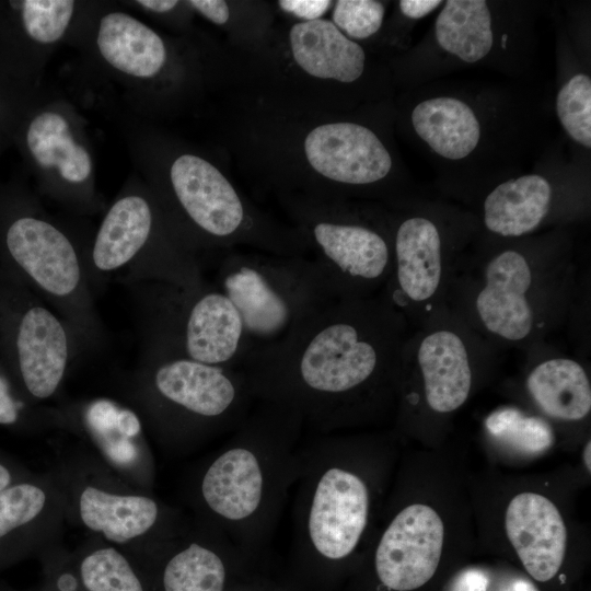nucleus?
Wrapping results in <instances>:
<instances>
[{"instance_id": "nucleus-22", "label": "nucleus", "mask_w": 591, "mask_h": 591, "mask_svg": "<svg viewBox=\"0 0 591 591\" xmlns=\"http://www.w3.org/2000/svg\"><path fill=\"white\" fill-rule=\"evenodd\" d=\"M410 120L416 135L439 157L461 161L479 144L482 125L473 107L465 101L439 95L419 102Z\"/></svg>"}, {"instance_id": "nucleus-16", "label": "nucleus", "mask_w": 591, "mask_h": 591, "mask_svg": "<svg viewBox=\"0 0 591 591\" xmlns=\"http://www.w3.org/2000/svg\"><path fill=\"white\" fill-rule=\"evenodd\" d=\"M506 531L526 571L544 582L559 570L567 545V529L557 507L534 493L517 495L506 512Z\"/></svg>"}, {"instance_id": "nucleus-1", "label": "nucleus", "mask_w": 591, "mask_h": 591, "mask_svg": "<svg viewBox=\"0 0 591 591\" xmlns=\"http://www.w3.org/2000/svg\"><path fill=\"white\" fill-rule=\"evenodd\" d=\"M409 327L380 293L336 299L283 338L254 345L241 369L256 401L288 407L326 433L387 396Z\"/></svg>"}, {"instance_id": "nucleus-34", "label": "nucleus", "mask_w": 591, "mask_h": 591, "mask_svg": "<svg viewBox=\"0 0 591 591\" xmlns=\"http://www.w3.org/2000/svg\"><path fill=\"white\" fill-rule=\"evenodd\" d=\"M487 575L475 568L461 571L451 582L449 591H487Z\"/></svg>"}, {"instance_id": "nucleus-4", "label": "nucleus", "mask_w": 591, "mask_h": 591, "mask_svg": "<svg viewBox=\"0 0 591 591\" xmlns=\"http://www.w3.org/2000/svg\"><path fill=\"white\" fill-rule=\"evenodd\" d=\"M293 491L292 543L300 559L324 567L349 558L367 531L372 496L348 460L347 443L325 433L303 439Z\"/></svg>"}, {"instance_id": "nucleus-43", "label": "nucleus", "mask_w": 591, "mask_h": 591, "mask_svg": "<svg viewBox=\"0 0 591 591\" xmlns=\"http://www.w3.org/2000/svg\"><path fill=\"white\" fill-rule=\"evenodd\" d=\"M3 114H4V108H3V103L0 101V131L2 130V124H3Z\"/></svg>"}, {"instance_id": "nucleus-5", "label": "nucleus", "mask_w": 591, "mask_h": 591, "mask_svg": "<svg viewBox=\"0 0 591 591\" xmlns=\"http://www.w3.org/2000/svg\"><path fill=\"white\" fill-rule=\"evenodd\" d=\"M149 381L159 428L182 447L233 432L256 402L242 369L198 362L159 343Z\"/></svg>"}, {"instance_id": "nucleus-20", "label": "nucleus", "mask_w": 591, "mask_h": 591, "mask_svg": "<svg viewBox=\"0 0 591 591\" xmlns=\"http://www.w3.org/2000/svg\"><path fill=\"white\" fill-rule=\"evenodd\" d=\"M554 189L542 175L525 174L505 181L483 202V223L493 234L518 239L536 231L553 208Z\"/></svg>"}, {"instance_id": "nucleus-26", "label": "nucleus", "mask_w": 591, "mask_h": 591, "mask_svg": "<svg viewBox=\"0 0 591 591\" xmlns=\"http://www.w3.org/2000/svg\"><path fill=\"white\" fill-rule=\"evenodd\" d=\"M525 386L535 405L553 419L577 421L590 413L589 375L572 358L544 357L529 372Z\"/></svg>"}, {"instance_id": "nucleus-15", "label": "nucleus", "mask_w": 591, "mask_h": 591, "mask_svg": "<svg viewBox=\"0 0 591 591\" xmlns=\"http://www.w3.org/2000/svg\"><path fill=\"white\" fill-rule=\"evenodd\" d=\"M4 242L12 259L45 292L62 298L78 289L81 266L77 251L48 220L30 215L15 218Z\"/></svg>"}, {"instance_id": "nucleus-37", "label": "nucleus", "mask_w": 591, "mask_h": 591, "mask_svg": "<svg viewBox=\"0 0 591 591\" xmlns=\"http://www.w3.org/2000/svg\"><path fill=\"white\" fill-rule=\"evenodd\" d=\"M19 419L16 402L9 392L4 381L0 378V425H13Z\"/></svg>"}, {"instance_id": "nucleus-12", "label": "nucleus", "mask_w": 591, "mask_h": 591, "mask_svg": "<svg viewBox=\"0 0 591 591\" xmlns=\"http://www.w3.org/2000/svg\"><path fill=\"white\" fill-rule=\"evenodd\" d=\"M170 182L181 212L207 241L228 243L246 236L254 241L246 232L244 202L210 162L195 154H181L170 167Z\"/></svg>"}, {"instance_id": "nucleus-36", "label": "nucleus", "mask_w": 591, "mask_h": 591, "mask_svg": "<svg viewBox=\"0 0 591 591\" xmlns=\"http://www.w3.org/2000/svg\"><path fill=\"white\" fill-rule=\"evenodd\" d=\"M440 0H402L398 2L401 12L413 20H419L440 7Z\"/></svg>"}, {"instance_id": "nucleus-19", "label": "nucleus", "mask_w": 591, "mask_h": 591, "mask_svg": "<svg viewBox=\"0 0 591 591\" xmlns=\"http://www.w3.org/2000/svg\"><path fill=\"white\" fill-rule=\"evenodd\" d=\"M176 543L163 566V591H227L230 563L246 556L201 521L195 534Z\"/></svg>"}, {"instance_id": "nucleus-41", "label": "nucleus", "mask_w": 591, "mask_h": 591, "mask_svg": "<svg viewBox=\"0 0 591 591\" xmlns=\"http://www.w3.org/2000/svg\"><path fill=\"white\" fill-rule=\"evenodd\" d=\"M14 483V475L10 467L0 461V491Z\"/></svg>"}, {"instance_id": "nucleus-24", "label": "nucleus", "mask_w": 591, "mask_h": 591, "mask_svg": "<svg viewBox=\"0 0 591 591\" xmlns=\"http://www.w3.org/2000/svg\"><path fill=\"white\" fill-rule=\"evenodd\" d=\"M4 9V37L26 61H39L69 33L79 13L72 0L8 1ZM5 31V30H4Z\"/></svg>"}, {"instance_id": "nucleus-40", "label": "nucleus", "mask_w": 591, "mask_h": 591, "mask_svg": "<svg viewBox=\"0 0 591 591\" xmlns=\"http://www.w3.org/2000/svg\"><path fill=\"white\" fill-rule=\"evenodd\" d=\"M501 591H538L529 580L517 578L510 581Z\"/></svg>"}, {"instance_id": "nucleus-27", "label": "nucleus", "mask_w": 591, "mask_h": 591, "mask_svg": "<svg viewBox=\"0 0 591 591\" xmlns=\"http://www.w3.org/2000/svg\"><path fill=\"white\" fill-rule=\"evenodd\" d=\"M434 37L444 51L467 63L489 55L495 34L487 1L448 0L434 22Z\"/></svg>"}, {"instance_id": "nucleus-32", "label": "nucleus", "mask_w": 591, "mask_h": 591, "mask_svg": "<svg viewBox=\"0 0 591 591\" xmlns=\"http://www.w3.org/2000/svg\"><path fill=\"white\" fill-rule=\"evenodd\" d=\"M385 9L374 0H339L333 11V23L349 37L364 39L381 27Z\"/></svg>"}, {"instance_id": "nucleus-14", "label": "nucleus", "mask_w": 591, "mask_h": 591, "mask_svg": "<svg viewBox=\"0 0 591 591\" xmlns=\"http://www.w3.org/2000/svg\"><path fill=\"white\" fill-rule=\"evenodd\" d=\"M304 151L317 173L341 184H373L392 169V158L383 142L359 124L318 126L306 136Z\"/></svg>"}, {"instance_id": "nucleus-35", "label": "nucleus", "mask_w": 591, "mask_h": 591, "mask_svg": "<svg viewBox=\"0 0 591 591\" xmlns=\"http://www.w3.org/2000/svg\"><path fill=\"white\" fill-rule=\"evenodd\" d=\"M216 24H224L230 16L229 8L222 0H190L186 2Z\"/></svg>"}, {"instance_id": "nucleus-30", "label": "nucleus", "mask_w": 591, "mask_h": 591, "mask_svg": "<svg viewBox=\"0 0 591 591\" xmlns=\"http://www.w3.org/2000/svg\"><path fill=\"white\" fill-rule=\"evenodd\" d=\"M556 114L567 135L586 149L591 148V79L572 76L558 91Z\"/></svg>"}, {"instance_id": "nucleus-2", "label": "nucleus", "mask_w": 591, "mask_h": 591, "mask_svg": "<svg viewBox=\"0 0 591 591\" xmlns=\"http://www.w3.org/2000/svg\"><path fill=\"white\" fill-rule=\"evenodd\" d=\"M305 429L298 413L256 401L196 478L193 499L200 521L245 555L258 553L293 490Z\"/></svg>"}, {"instance_id": "nucleus-7", "label": "nucleus", "mask_w": 591, "mask_h": 591, "mask_svg": "<svg viewBox=\"0 0 591 591\" xmlns=\"http://www.w3.org/2000/svg\"><path fill=\"white\" fill-rule=\"evenodd\" d=\"M160 340L206 364L241 369L254 341L218 286L183 290L169 285Z\"/></svg>"}, {"instance_id": "nucleus-9", "label": "nucleus", "mask_w": 591, "mask_h": 591, "mask_svg": "<svg viewBox=\"0 0 591 591\" xmlns=\"http://www.w3.org/2000/svg\"><path fill=\"white\" fill-rule=\"evenodd\" d=\"M489 350L486 340L447 309L409 334L402 366L419 374L427 406L448 414L468 398L475 360Z\"/></svg>"}, {"instance_id": "nucleus-23", "label": "nucleus", "mask_w": 591, "mask_h": 591, "mask_svg": "<svg viewBox=\"0 0 591 591\" xmlns=\"http://www.w3.org/2000/svg\"><path fill=\"white\" fill-rule=\"evenodd\" d=\"M155 215L149 200L138 194L118 198L96 232L92 260L101 271H113L131 262L149 244Z\"/></svg>"}, {"instance_id": "nucleus-29", "label": "nucleus", "mask_w": 591, "mask_h": 591, "mask_svg": "<svg viewBox=\"0 0 591 591\" xmlns=\"http://www.w3.org/2000/svg\"><path fill=\"white\" fill-rule=\"evenodd\" d=\"M80 576L88 591H144L127 558L114 547L88 554L80 564Z\"/></svg>"}, {"instance_id": "nucleus-42", "label": "nucleus", "mask_w": 591, "mask_h": 591, "mask_svg": "<svg viewBox=\"0 0 591 591\" xmlns=\"http://www.w3.org/2000/svg\"><path fill=\"white\" fill-rule=\"evenodd\" d=\"M590 450H591V444H590V441H588V443L584 447V452H583V460H584V464H586L588 471L591 470Z\"/></svg>"}, {"instance_id": "nucleus-17", "label": "nucleus", "mask_w": 591, "mask_h": 591, "mask_svg": "<svg viewBox=\"0 0 591 591\" xmlns=\"http://www.w3.org/2000/svg\"><path fill=\"white\" fill-rule=\"evenodd\" d=\"M93 39L102 65L137 85L155 78L167 59L162 37L124 11L102 14L95 23Z\"/></svg>"}, {"instance_id": "nucleus-3", "label": "nucleus", "mask_w": 591, "mask_h": 591, "mask_svg": "<svg viewBox=\"0 0 591 591\" xmlns=\"http://www.w3.org/2000/svg\"><path fill=\"white\" fill-rule=\"evenodd\" d=\"M575 282L566 255L508 246L453 267L447 308L489 345L526 347L563 321Z\"/></svg>"}, {"instance_id": "nucleus-25", "label": "nucleus", "mask_w": 591, "mask_h": 591, "mask_svg": "<svg viewBox=\"0 0 591 591\" xmlns=\"http://www.w3.org/2000/svg\"><path fill=\"white\" fill-rule=\"evenodd\" d=\"M79 514L86 528L118 544L147 534L164 519L162 507L151 497L114 494L94 486L81 491Z\"/></svg>"}, {"instance_id": "nucleus-21", "label": "nucleus", "mask_w": 591, "mask_h": 591, "mask_svg": "<svg viewBox=\"0 0 591 591\" xmlns=\"http://www.w3.org/2000/svg\"><path fill=\"white\" fill-rule=\"evenodd\" d=\"M290 45L297 63L313 77L350 83L364 70L362 47L331 21L318 19L294 24Z\"/></svg>"}, {"instance_id": "nucleus-10", "label": "nucleus", "mask_w": 591, "mask_h": 591, "mask_svg": "<svg viewBox=\"0 0 591 591\" xmlns=\"http://www.w3.org/2000/svg\"><path fill=\"white\" fill-rule=\"evenodd\" d=\"M314 260L335 299L379 294L392 267V240L359 221L320 218L310 221Z\"/></svg>"}, {"instance_id": "nucleus-39", "label": "nucleus", "mask_w": 591, "mask_h": 591, "mask_svg": "<svg viewBox=\"0 0 591 591\" xmlns=\"http://www.w3.org/2000/svg\"><path fill=\"white\" fill-rule=\"evenodd\" d=\"M135 4L152 13H166L173 10L178 4V1L176 0H137L135 1Z\"/></svg>"}, {"instance_id": "nucleus-31", "label": "nucleus", "mask_w": 591, "mask_h": 591, "mask_svg": "<svg viewBox=\"0 0 591 591\" xmlns=\"http://www.w3.org/2000/svg\"><path fill=\"white\" fill-rule=\"evenodd\" d=\"M45 490L31 482H14L0 491V542L36 520L45 509Z\"/></svg>"}, {"instance_id": "nucleus-38", "label": "nucleus", "mask_w": 591, "mask_h": 591, "mask_svg": "<svg viewBox=\"0 0 591 591\" xmlns=\"http://www.w3.org/2000/svg\"><path fill=\"white\" fill-rule=\"evenodd\" d=\"M114 424L118 432L125 437H136L141 431L139 418L129 409L116 410Z\"/></svg>"}, {"instance_id": "nucleus-13", "label": "nucleus", "mask_w": 591, "mask_h": 591, "mask_svg": "<svg viewBox=\"0 0 591 591\" xmlns=\"http://www.w3.org/2000/svg\"><path fill=\"white\" fill-rule=\"evenodd\" d=\"M21 144L31 165L51 184L80 189L92 183L93 158L72 115L54 103L22 119Z\"/></svg>"}, {"instance_id": "nucleus-11", "label": "nucleus", "mask_w": 591, "mask_h": 591, "mask_svg": "<svg viewBox=\"0 0 591 591\" xmlns=\"http://www.w3.org/2000/svg\"><path fill=\"white\" fill-rule=\"evenodd\" d=\"M444 526L429 506L415 503L399 510L382 532L373 565L381 584L410 591L434 575L443 546Z\"/></svg>"}, {"instance_id": "nucleus-8", "label": "nucleus", "mask_w": 591, "mask_h": 591, "mask_svg": "<svg viewBox=\"0 0 591 591\" xmlns=\"http://www.w3.org/2000/svg\"><path fill=\"white\" fill-rule=\"evenodd\" d=\"M453 264L437 223L416 215L398 222L392 240V267L380 294L409 326H421L445 311Z\"/></svg>"}, {"instance_id": "nucleus-18", "label": "nucleus", "mask_w": 591, "mask_h": 591, "mask_svg": "<svg viewBox=\"0 0 591 591\" xmlns=\"http://www.w3.org/2000/svg\"><path fill=\"white\" fill-rule=\"evenodd\" d=\"M15 346L26 391L38 399L50 397L62 381L69 356L59 318L44 306L30 308L19 323Z\"/></svg>"}, {"instance_id": "nucleus-6", "label": "nucleus", "mask_w": 591, "mask_h": 591, "mask_svg": "<svg viewBox=\"0 0 591 591\" xmlns=\"http://www.w3.org/2000/svg\"><path fill=\"white\" fill-rule=\"evenodd\" d=\"M217 286L237 309L254 345L275 343L336 300L314 260L232 254Z\"/></svg>"}, {"instance_id": "nucleus-33", "label": "nucleus", "mask_w": 591, "mask_h": 591, "mask_svg": "<svg viewBox=\"0 0 591 591\" xmlns=\"http://www.w3.org/2000/svg\"><path fill=\"white\" fill-rule=\"evenodd\" d=\"M279 5L306 21L318 20L329 8L328 0H281Z\"/></svg>"}, {"instance_id": "nucleus-28", "label": "nucleus", "mask_w": 591, "mask_h": 591, "mask_svg": "<svg viewBox=\"0 0 591 591\" xmlns=\"http://www.w3.org/2000/svg\"><path fill=\"white\" fill-rule=\"evenodd\" d=\"M485 426L495 439L526 454L542 453L554 442V433L547 421L540 417L528 416L513 407L493 412L487 417Z\"/></svg>"}]
</instances>
